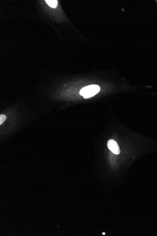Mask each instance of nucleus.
<instances>
[{"label": "nucleus", "mask_w": 157, "mask_h": 236, "mask_svg": "<svg viewBox=\"0 0 157 236\" xmlns=\"http://www.w3.org/2000/svg\"><path fill=\"white\" fill-rule=\"evenodd\" d=\"M108 149L114 154L119 155L120 153V149L116 141L113 139H109L107 142Z\"/></svg>", "instance_id": "obj_2"}, {"label": "nucleus", "mask_w": 157, "mask_h": 236, "mask_svg": "<svg viewBox=\"0 0 157 236\" xmlns=\"http://www.w3.org/2000/svg\"><path fill=\"white\" fill-rule=\"evenodd\" d=\"M105 232H103V235H105Z\"/></svg>", "instance_id": "obj_5"}, {"label": "nucleus", "mask_w": 157, "mask_h": 236, "mask_svg": "<svg viewBox=\"0 0 157 236\" xmlns=\"http://www.w3.org/2000/svg\"><path fill=\"white\" fill-rule=\"evenodd\" d=\"M45 2L50 7L53 8H56L58 5V1L57 0H46Z\"/></svg>", "instance_id": "obj_3"}, {"label": "nucleus", "mask_w": 157, "mask_h": 236, "mask_svg": "<svg viewBox=\"0 0 157 236\" xmlns=\"http://www.w3.org/2000/svg\"><path fill=\"white\" fill-rule=\"evenodd\" d=\"M6 119V117L4 115H0V124H2L5 120Z\"/></svg>", "instance_id": "obj_4"}, {"label": "nucleus", "mask_w": 157, "mask_h": 236, "mask_svg": "<svg viewBox=\"0 0 157 236\" xmlns=\"http://www.w3.org/2000/svg\"><path fill=\"white\" fill-rule=\"evenodd\" d=\"M100 90V87L97 85H90L82 88L80 93L85 99L90 98L95 96L99 93Z\"/></svg>", "instance_id": "obj_1"}]
</instances>
